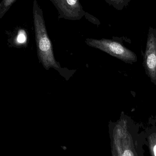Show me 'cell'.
Listing matches in <instances>:
<instances>
[{
    "instance_id": "cell-1",
    "label": "cell",
    "mask_w": 156,
    "mask_h": 156,
    "mask_svg": "<svg viewBox=\"0 0 156 156\" xmlns=\"http://www.w3.org/2000/svg\"><path fill=\"white\" fill-rule=\"evenodd\" d=\"M43 10L37 0L33 2V15L36 42L38 58L46 69L59 68L54 56L53 45L48 37Z\"/></svg>"
},
{
    "instance_id": "cell-2",
    "label": "cell",
    "mask_w": 156,
    "mask_h": 156,
    "mask_svg": "<svg viewBox=\"0 0 156 156\" xmlns=\"http://www.w3.org/2000/svg\"><path fill=\"white\" fill-rule=\"evenodd\" d=\"M85 42L90 46L102 50L127 64H133L137 62V57L135 53L118 41L105 38H87Z\"/></svg>"
},
{
    "instance_id": "cell-3",
    "label": "cell",
    "mask_w": 156,
    "mask_h": 156,
    "mask_svg": "<svg viewBox=\"0 0 156 156\" xmlns=\"http://www.w3.org/2000/svg\"><path fill=\"white\" fill-rule=\"evenodd\" d=\"M143 65L146 74L156 86V33L149 31L145 52L143 53Z\"/></svg>"
},
{
    "instance_id": "cell-4",
    "label": "cell",
    "mask_w": 156,
    "mask_h": 156,
    "mask_svg": "<svg viewBox=\"0 0 156 156\" xmlns=\"http://www.w3.org/2000/svg\"><path fill=\"white\" fill-rule=\"evenodd\" d=\"M56 8L59 18L66 20H80L85 16L80 0H49Z\"/></svg>"
},
{
    "instance_id": "cell-5",
    "label": "cell",
    "mask_w": 156,
    "mask_h": 156,
    "mask_svg": "<svg viewBox=\"0 0 156 156\" xmlns=\"http://www.w3.org/2000/svg\"><path fill=\"white\" fill-rule=\"evenodd\" d=\"M149 123L151 125L144 131L146 143H148L149 150L152 156H156V125L149 118Z\"/></svg>"
},
{
    "instance_id": "cell-6",
    "label": "cell",
    "mask_w": 156,
    "mask_h": 156,
    "mask_svg": "<svg viewBox=\"0 0 156 156\" xmlns=\"http://www.w3.org/2000/svg\"><path fill=\"white\" fill-rule=\"evenodd\" d=\"M109 5L117 10H122L128 2V0H105Z\"/></svg>"
},
{
    "instance_id": "cell-7",
    "label": "cell",
    "mask_w": 156,
    "mask_h": 156,
    "mask_svg": "<svg viewBox=\"0 0 156 156\" xmlns=\"http://www.w3.org/2000/svg\"><path fill=\"white\" fill-rule=\"evenodd\" d=\"M27 40L26 32L23 29L19 30L16 37V41L19 44H24Z\"/></svg>"
},
{
    "instance_id": "cell-8",
    "label": "cell",
    "mask_w": 156,
    "mask_h": 156,
    "mask_svg": "<svg viewBox=\"0 0 156 156\" xmlns=\"http://www.w3.org/2000/svg\"><path fill=\"white\" fill-rule=\"evenodd\" d=\"M16 1V0H2L0 2V5L5 13Z\"/></svg>"
},
{
    "instance_id": "cell-9",
    "label": "cell",
    "mask_w": 156,
    "mask_h": 156,
    "mask_svg": "<svg viewBox=\"0 0 156 156\" xmlns=\"http://www.w3.org/2000/svg\"><path fill=\"white\" fill-rule=\"evenodd\" d=\"M84 16L86 17V18L88 19V20H90L92 23H94L96 24H97V21H98V19L97 18H95L94 16H93L91 15L90 14L88 13L87 12H86L85 16Z\"/></svg>"
},
{
    "instance_id": "cell-10",
    "label": "cell",
    "mask_w": 156,
    "mask_h": 156,
    "mask_svg": "<svg viewBox=\"0 0 156 156\" xmlns=\"http://www.w3.org/2000/svg\"><path fill=\"white\" fill-rule=\"evenodd\" d=\"M5 14V13L4 12L2 8V7H1V5H0V19L4 16Z\"/></svg>"
},
{
    "instance_id": "cell-11",
    "label": "cell",
    "mask_w": 156,
    "mask_h": 156,
    "mask_svg": "<svg viewBox=\"0 0 156 156\" xmlns=\"http://www.w3.org/2000/svg\"><path fill=\"white\" fill-rule=\"evenodd\" d=\"M150 119L152 120V121L156 125V115L154 117H153V118H150Z\"/></svg>"
}]
</instances>
